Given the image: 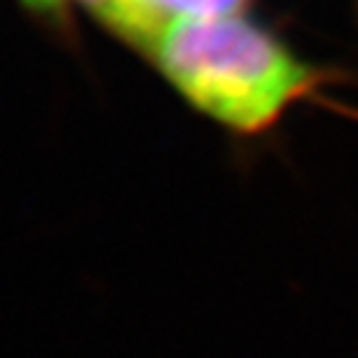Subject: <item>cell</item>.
Instances as JSON below:
<instances>
[{
	"mask_svg": "<svg viewBox=\"0 0 358 358\" xmlns=\"http://www.w3.org/2000/svg\"><path fill=\"white\" fill-rule=\"evenodd\" d=\"M147 52L192 105L239 132L266 129L319 85L316 70L241 15L177 22Z\"/></svg>",
	"mask_w": 358,
	"mask_h": 358,
	"instance_id": "obj_1",
	"label": "cell"
},
{
	"mask_svg": "<svg viewBox=\"0 0 358 358\" xmlns=\"http://www.w3.org/2000/svg\"><path fill=\"white\" fill-rule=\"evenodd\" d=\"M244 6L246 0H110L100 15L142 50H150L177 22L239 15Z\"/></svg>",
	"mask_w": 358,
	"mask_h": 358,
	"instance_id": "obj_2",
	"label": "cell"
}]
</instances>
